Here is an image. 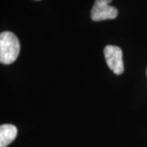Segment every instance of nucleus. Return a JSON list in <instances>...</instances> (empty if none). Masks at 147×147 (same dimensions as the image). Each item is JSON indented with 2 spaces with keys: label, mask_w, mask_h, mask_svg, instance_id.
<instances>
[{
  "label": "nucleus",
  "mask_w": 147,
  "mask_h": 147,
  "mask_svg": "<svg viewBox=\"0 0 147 147\" xmlns=\"http://www.w3.org/2000/svg\"><path fill=\"white\" fill-rule=\"evenodd\" d=\"M146 75H147V69H146Z\"/></svg>",
  "instance_id": "5"
},
{
  "label": "nucleus",
  "mask_w": 147,
  "mask_h": 147,
  "mask_svg": "<svg viewBox=\"0 0 147 147\" xmlns=\"http://www.w3.org/2000/svg\"><path fill=\"white\" fill-rule=\"evenodd\" d=\"M106 64L109 68L116 74H122L123 73V52L120 47L113 45H107L104 49Z\"/></svg>",
  "instance_id": "3"
},
{
  "label": "nucleus",
  "mask_w": 147,
  "mask_h": 147,
  "mask_svg": "<svg viewBox=\"0 0 147 147\" xmlns=\"http://www.w3.org/2000/svg\"><path fill=\"white\" fill-rule=\"evenodd\" d=\"M17 128L12 124H3L0 126V147H7L16 139Z\"/></svg>",
  "instance_id": "4"
},
{
  "label": "nucleus",
  "mask_w": 147,
  "mask_h": 147,
  "mask_svg": "<svg viewBox=\"0 0 147 147\" xmlns=\"http://www.w3.org/2000/svg\"><path fill=\"white\" fill-rule=\"evenodd\" d=\"M21 45L18 38L11 32H2L0 34V62L4 65L13 63L18 57Z\"/></svg>",
  "instance_id": "1"
},
{
  "label": "nucleus",
  "mask_w": 147,
  "mask_h": 147,
  "mask_svg": "<svg viewBox=\"0 0 147 147\" xmlns=\"http://www.w3.org/2000/svg\"><path fill=\"white\" fill-rule=\"evenodd\" d=\"M36 1H39V0H36Z\"/></svg>",
  "instance_id": "6"
},
{
  "label": "nucleus",
  "mask_w": 147,
  "mask_h": 147,
  "mask_svg": "<svg viewBox=\"0 0 147 147\" xmlns=\"http://www.w3.org/2000/svg\"><path fill=\"white\" fill-rule=\"evenodd\" d=\"M112 0H95L94 5L91 10V18L94 21L115 19L118 16L117 8L110 6Z\"/></svg>",
  "instance_id": "2"
}]
</instances>
